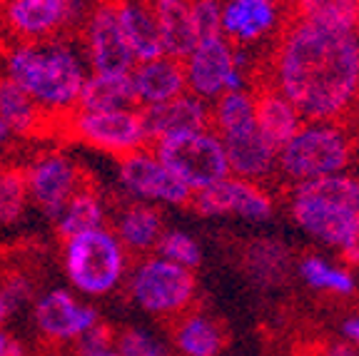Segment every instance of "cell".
<instances>
[{
    "label": "cell",
    "instance_id": "7402d4cb",
    "mask_svg": "<svg viewBox=\"0 0 359 356\" xmlns=\"http://www.w3.org/2000/svg\"><path fill=\"white\" fill-rule=\"evenodd\" d=\"M112 232L120 240V245L128 249V254H147L155 249L160 234L165 232L163 217L147 202H130L115 214Z\"/></svg>",
    "mask_w": 359,
    "mask_h": 356
},
{
    "label": "cell",
    "instance_id": "484cf974",
    "mask_svg": "<svg viewBox=\"0 0 359 356\" xmlns=\"http://www.w3.org/2000/svg\"><path fill=\"white\" fill-rule=\"evenodd\" d=\"M0 117L11 125L13 135H22V137H38V135L48 132V125L53 120L48 112H43L30 100V95L25 90L18 88L3 73H0ZM53 123H57V120H53Z\"/></svg>",
    "mask_w": 359,
    "mask_h": 356
},
{
    "label": "cell",
    "instance_id": "cb8c5ba5",
    "mask_svg": "<svg viewBox=\"0 0 359 356\" xmlns=\"http://www.w3.org/2000/svg\"><path fill=\"white\" fill-rule=\"evenodd\" d=\"M172 346L180 356H219L224 346V336L219 324L202 312H190L175 317Z\"/></svg>",
    "mask_w": 359,
    "mask_h": 356
},
{
    "label": "cell",
    "instance_id": "44dd1931",
    "mask_svg": "<svg viewBox=\"0 0 359 356\" xmlns=\"http://www.w3.org/2000/svg\"><path fill=\"white\" fill-rule=\"evenodd\" d=\"M160 30L163 53L175 60H185L195 48V30L190 20V0H145Z\"/></svg>",
    "mask_w": 359,
    "mask_h": 356
},
{
    "label": "cell",
    "instance_id": "74e56055",
    "mask_svg": "<svg viewBox=\"0 0 359 356\" xmlns=\"http://www.w3.org/2000/svg\"><path fill=\"white\" fill-rule=\"evenodd\" d=\"M339 252H342L344 262H347L349 267H359V214L354 217L352 229H349L347 240L339 247Z\"/></svg>",
    "mask_w": 359,
    "mask_h": 356
},
{
    "label": "cell",
    "instance_id": "e575fe53",
    "mask_svg": "<svg viewBox=\"0 0 359 356\" xmlns=\"http://www.w3.org/2000/svg\"><path fill=\"white\" fill-rule=\"evenodd\" d=\"M190 20L195 40H210L222 35V0H190Z\"/></svg>",
    "mask_w": 359,
    "mask_h": 356
},
{
    "label": "cell",
    "instance_id": "6da1fadb",
    "mask_svg": "<svg viewBox=\"0 0 359 356\" xmlns=\"http://www.w3.org/2000/svg\"><path fill=\"white\" fill-rule=\"evenodd\" d=\"M272 88L304 123H334L359 100V33L294 20L272 60Z\"/></svg>",
    "mask_w": 359,
    "mask_h": 356
},
{
    "label": "cell",
    "instance_id": "9a60e30c",
    "mask_svg": "<svg viewBox=\"0 0 359 356\" xmlns=\"http://www.w3.org/2000/svg\"><path fill=\"white\" fill-rule=\"evenodd\" d=\"M33 322L50 341H75L93 324L100 322L95 306L80 304L67 289H50L33 304Z\"/></svg>",
    "mask_w": 359,
    "mask_h": 356
},
{
    "label": "cell",
    "instance_id": "30bf717a",
    "mask_svg": "<svg viewBox=\"0 0 359 356\" xmlns=\"http://www.w3.org/2000/svg\"><path fill=\"white\" fill-rule=\"evenodd\" d=\"M78 33L90 73L125 75L135 67V57L118 22V0H95Z\"/></svg>",
    "mask_w": 359,
    "mask_h": 356
},
{
    "label": "cell",
    "instance_id": "52a82bcc",
    "mask_svg": "<svg viewBox=\"0 0 359 356\" xmlns=\"http://www.w3.org/2000/svg\"><path fill=\"white\" fill-rule=\"evenodd\" d=\"M152 152L192 195L230 174L227 152L212 128L157 139Z\"/></svg>",
    "mask_w": 359,
    "mask_h": 356
},
{
    "label": "cell",
    "instance_id": "4316f807",
    "mask_svg": "<svg viewBox=\"0 0 359 356\" xmlns=\"http://www.w3.org/2000/svg\"><path fill=\"white\" fill-rule=\"evenodd\" d=\"M130 107H137L130 73L125 75L88 73L83 88H80L78 107L75 110L105 112V110H130Z\"/></svg>",
    "mask_w": 359,
    "mask_h": 356
},
{
    "label": "cell",
    "instance_id": "f1b7e54d",
    "mask_svg": "<svg viewBox=\"0 0 359 356\" xmlns=\"http://www.w3.org/2000/svg\"><path fill=\"white\" fill-rule=\"evenodd\" d=\"M245 269L262 287H277L290 272V249L272 237L252 242L245 252Z\"/></svg>",
    "mask_w": 359,
    "mask_h": 356
},
{
    "label": "cell",
    "instance_id": "d6a6232c",
    "mask_svg": "<svg viewBox=\"0 0 359 356\" xmlns=\"http://www.w3.org/2000/svg\"><path fill=\"white\" fill-rule=\"evenodd\" d=\"M155 254L172 264H180V267L192 269V272L202 262V249L197 240L190 232H182V229H165L155 245Z\"/></svg>",
    "mask_w": 359,
    "mask_h": 356
},
{
    "label": "cell",
    "instance_id": "d6986e66",
    "mask_svg": "<svg viewBox=\"0 0 359 356\" xmlns=\"http://www.w3.org/2000/svg\"><path fill=\"white\" fill-rule=\"evenodd\" d=\"M302 123L304 120L297 112V107L292 105L285 95L277 93L272 85L255 93V125H257V132L277 152L297 135Z\"/></svg>",
    "mask_w": 359,
    "mask_h": 356
},
{
    "label": "cell",
    "instance_id": "ee69618b",
    "mask_svg": "<svg viewBox=\"0 0 359 356\" xmlns=\"http://www.w3.org/2000/svg\"><path fill=\"white\" fill-rule=\"evenodd\" d=\"M8 341H11V336H8L6 331H3V329H0V356H3V351H6Z\"/></svg>",
    "mask_w": 359,
    "mask_h": 356
},
{
    "label": "cell",
    "instance_id": "7c38bea8",
    "mask_svg": "<svg viewBox=\"0 0 359 356\" xmlns=\"http://www.w3.org/2000/svg\"><path fill=\"white\" fill-rule=\"evenodd\" d=\"M118 182L125 189V195L133 197L135 202L185 207L192 200L190 189L157 160L152 147H140V150L120 157Z\"/></svg>",
    "mask_w": 359,
    "mask_h": 356
},
{
    "label": "cell",
    "instance_id": "8992f818",
    "mask_svg": "<svg viewBox=\"0 0 359 356\" xmlns=\"http://www.w3.org/2000/svg\"><path fill=\"white\" fill-rule=\"evenodd\" d=\"M128 294L142 312L175 319L192 309L197 296V277L192 269L172 264L163 256H142L125 277Z\"/></svg>",
    "mask_w": 359,
    "mask_h": 356
},
{
    "label": "cell",
    "instance_id": "e0dca14e",
    "mask_svg": "<svg viewBox=\"0 0 359 356\" xmlns=\"http://www.w3.org/2000/svg\"><path fill=\"white\" fill-rule=\"evenodd\" d=\"M280 25L277 0H222V35L232 45H257Z\"/></svg>",
    "mask_w": 359,
    "mask_h": 356
},
{
    "label": "cell",
    "instance_id": "ab89813d",
    "mask_svg": "<svg viewBox=\"0 0 359 356\" xmlns=\"http://www.w3.org/2000/svg\"><path fill=\"white\" fill-rule=\"evenodd\" d=\"M342 336L349 341V344H354L359 349V314H357V317L344 319V324H342Z\"/></svg>",
    "mask_w": 359,
    "mask_h": 356
},
{
    "label": "cell",
    "instance_id": "f546056e",
    "mask_svg": "<svg viewBox=\"0 0 359 356\" xmlns=\"http://www.w3.org/2000/svg\"><path fill=\"white\" fill-rule=\"evenodd\" d=\"M297 274L309 289L349 296L357 292V277L349 267H337L322 254H307L297 262Z\"/></svg>",
    "mask_w": 359,
    "mask_h": 356
},
{
    "label": "cell",
    "instance_id": "4fadbf2b",
    "mask_svg": "<svg viewBox=\"0 0 359 356\" xmlns=\"http://www.w3.org/2000/svg\"><path fill=\"white\" fill-rule=\"evenodd\" d=\"M190 207L200 217H240L245 222L262 224L269 222L275 214V202L272 197L259 187L257 182L227 174L219 182L195 192L190 200Z\"/></svg>",
    "mask_w": 359,
    "mask_h": 356
},
{
    "label": "cell",
    "instance_id": "2e32d148",
    "mask_svg": "<svg viewBox=\"0 0 359 356\" xmlns=\"http://www.w3.org/2000/svg\"><path fill=\"white\" fill-rule=\"evenodd\" d=\"M137 110H140L147 145H155L157 139L170 137V135L210 128V102L200 100L192 93H182L168 102L137 107Z\"/></svg>",
    "mask_w": 359,
    "mask_h": 356
},
{
    "label": "cell",
    "instance_id": "1f68e13d",
    "mask_svg": "<svg viewBox=\"0 0 359 356\" xmlns=\"http://www.w3.org/2000/svg\"><path fill=\"white\" fill-rule=\"evenodd\" d=\"M28 184L22 167L0 165V224H15L28 207Z\"/></svg>",
    "mask_w": 359,
    "mask_h": 356
},
{
    "label": "cell",
    "instance_id": "836d02e7",
    "mask_svg": "<svg viewBox=\"0 0 359 356\" xmlns=\"http://www.w3.org/2000/svg\"><path fill=\"white\" fill-rule=\"evenodd\" d=\"M112 346L118 349L120 356H172V349L160 336L142 327L123 329L120 334H115Z\"/></svg>",
    "mask_w": 359,
    "mask_h": 356
},
{
    "label": "cell",
    "instance_id": "5bb4252c",
    "mask_svg": "<svg viewBox=\"0 0 359 356\" xmlns=\"http://www.w3.org/2000/svg\"><path fill=\"white\" fill-rule=\"evenodd\" d=\"M22 172H25L30 202L53 222L60 217L67 197L83 182L80 167L60 150H48L38 155Z\"/></svg>",
    "mask_w": 359,
    "mask_h": 356
},
{
    "label": "cell",
    "instance_id": "b9f144b4",
    "mask_svg": "<svg viewBox=\"0 0 359 356\" xmlns=\"http://www.w3.org/2000/svg\"><path fill=\"white\" fill-rule=\"evenodd\" d=\"M8 317H11V309H8L6 299H3V294H0V327L8 322Z\"/></svg>",
    "mask_w": 359,
    "mask_h": 356
},
{
    "label": "cell",
    "instance_id": "f6af8a7d",
    "mask_svg": "<svg viewBox=\"0 0 359 356\" xmlns=\"http://www.w3.org/2000/svg\"><path fill=\"white\" fill-rule=\"evenodd\" d=\"M277 3H280V0H277Z\"/></svg>",
    "mask_w": 359,
    "mask_h": 356
},
{
    "label": "cell",
    "instance_id": "7bdbcfd3",
    "mask_svg": "<svg viewBox=\"0 0 359 356\" xmlns=\"http://www.w3.org/2000/svg\"><path fill=\"white\" fill-rule=\"evenodd\" d=\"M88 356H120V354H118V349H115V346H110V349L95 351V354H88Z\"/></svg>",
    "mask_w": 359,
    "mask_h": 356
},
{
    "label": "cell",
    "instance_id": "ba28073f",
    "mask_svg": "<svg viewBox=\"0 0 359 356\" xmlns=\"http://www.w3.org/2000/svg\"><path fill=\"white\" fill-rule=\"evenodd\" d=\"M88 11V0H3L0 22L15 40L38 43L78 33Z\"/></svg>",
    "mask_w": 359,
    "mask_h": 356
},
{
    "label": "cell",
    "instance_id": "3957f363",
    "mask_svg": "<svg viewBox=\"0 0 359 356\" xmlns=\"http://www.w3.org/2000/svg\"><path fill=\"white\" fill-rule=\"evenodd\" d=\"M290 214L314 242L339 249L359 214V179L334 172L297 182L290 195Z\"/></svg>",
    "mask_w": 359,
    "mask_h": 356
},
{
    "label": "cell",
    "instance_id": "83f0119b",
    "mask_svg": "<svg viewBox=\"0 0 359 356\" xmlns=\"http://www.w3.org/2000/svg\"><path fill=\"white\" fill-rule=\"evenodd\" d=\"M210 128L219 137H235V135L257 130V125H255V93L245 88L219 95L210 105Z\"/></svg>",
    "mask_w": 359,
    "mask_h": 356
},
{
    "label": "cell",
    "instance_id": "4dcf8cb0",
    "mask_svg": "<svg viewBox=\"0 0 359 356\" xmlns=\"http://www.w3.org/2000/svg\"><path fill=\"white\" fill-rule=\"evenodd\" d=\"M297 20L359 33V0H292Z\"/></svg>",
    "mask_w": 359,
    "mask_h": 356
},
{
    "label": "cell",
    "instance_id": "7a4b0ae2",
    "mask_svg": "<svg viewBox=\"0 0 359 356\" xmlns=\"http://www.w3.org/2000/svg\"><path fill=\"white\" fill-rule=\"evenodd\" d=\"M3 75L30 95L43 112L60 123L78 107V95L88 78V62L70 35L25 43L15 40L0 57Z\"/></svg>",
    "mask_w": 359,
    "mask_h": 356
},
{
    "label": "cell",
    "instance_id": "8d00e7d4",
    "mask_svg": "<svg viewBox=\"0 0 359 356\" xmlns=\"http://www.w3.org/2000/svg\"><path fill=\"white\" fill-rule=\"evenodd\" d=\"M112 341H115L112 327H107L105 322H97V324H93L88 331H83L73 344H75V354L88 356V354H95V351L110 349Z\"/></svg>",
    "mask_w": 359,
    "mask_h": 356
},
{
    "label": "cell",
    "instance_id": "d4e9b609",
    "mask_svg": "<svg viewBox=\"0 0 359 356\" xmlns=\"http://www.w3.org/2000/svg\"><path fill=\"white\" fill-rule=\"evenodd\" d=\"M105 219H107V212L100 189L90 182V179H83L73 195L67 197L60 217L55 219V229L62 240H67V237H75L80 232L105 227Z\"/></svg>",
    "mask_w": 359,
    "mask_h": 356
},
{
    "label": "cell",
    "instance_id": "277c9868",
    "mask_svg": "<svg viewBox=\"0 0 359 356\" xmlns=\"http://www.w3.org/2000/svg\"><path fill=\"white\" fill-rule=\"evenodd\" d=\"M128 249L110 227H97L67 237L62 267L73 289L85 296L112 294L128 277Z\"/></svg>",
    "mask_w": 359,
    "mask_h": 356
},
{
    "label": "cell",
    "instance_id": "ffe728a7",
    "mask_svg": "<svg viewBox=\"0 0 359 356\" xmlns=\"http://www.w3.org/2000/svg\"><path fill=\"white\" fill-rule=\"evenodd\" d=\"M118 22L135 62L163 57V40L145 0H118Z\"/></svg>",
    "mask_w": 359,
    "mask_h": 356
},
{
    "label": "cell",
    "instance_id": "603a6c76",
    "mask_svg": "<svg viewBox=\"0 0 359 356\" xmlns=\"http://www.w3.org/2000/svg\"><path fill=\"white\" fill-rule=\"evenodd\" d=\"M227 152L230 174L242 179H264L277 170V150L269 147L257 130L235 137H219Z\"/></svg>",
    "mask_w": 359,
    "mask_h": 356
},
{
    "label": "cell",
    "instance_id": "f35d334b",
    "mask_svg": "<svg viewBox=\"0 0 359 356\" xmlns=\"http://www.w3.org/2000/svg\"><path fill=\"white\" fill-rule=\"evenodd\" d=\"M320 356H359V349L344 339V341H334V344L325 346V351H322Z\"/></svg>",
    "mask_w": 359,
    "mask_h": 356
},
{
    "label": "cell",
    "instance_id": "60d3db41",
    "mask_svg": "<svg viewBox=\"0 0 359 356\" xmlns=\"http://www.w3.org/2000/svg\"><path fill=\"white\" fill-rule=\"evenodd\" d=\"M11 137H13V130H11V125L0 117V145H6V142H11Z\"/></svg>",
    "mask_w": 359,
    "mask_h": 356
},
{
    "label": "cell",
    "instance_id": "9c48e42d",
    "mask_svg": "<svg viewBox=\"0 0 359 356\" xmlns=\"http://www.w3.org/2000/svg\"><path fill=\"white\" fill-rule=\"evenodd\" d=\"M60 130L67 137L115 157L130 155V152L140 150V147H147V137L145 130H142L137 107L105 112L73 110L60 120Z\"/></svg>",
    "mask_w": 359,
    "mask_h": 356
},
{
    "label": "cell",
    "instance_id": "5b68a950",
    "mask_svg": "<svg viewBox=\"0 0 359 356\" xmlns=\"http://www.w3.org/2000/svg\"><path fill=\"white\" fill-rule=\"evenodd\" d=\"M352 160V139L334 123H302L297 135L277 152V170L292 184L344 172Z\"/></svg>",
    "mask_w": 359,
    "mask_h": 356
},
{
    "label": "cell",
    "instance_id": "ac0fdd59",
    "mask_svg": "<svg viewBox=\"0 0 359 356\" xmlns=\"http://www.w3.org/2000/svg\"><path fill=\"white\" fill-rule=\"evenodd\" d=\"M130 80H133L137 107L168 102L177 95L187 93L182 60L168 55L147 62H135V67L130 70Z\"/></svg>",
    "mask_w": 359,
    "mask_h": 356
},
{
    "label": "cell",
    "instance_id": "8fae6325",
    "mask_svg": "<svg viewBox=\"0 0 359 356\" xmlns=\"http://www.w3.org/2000/svg\"><path fill=\"white\" fill-rule=\"evenodd\" d=\"M187 93L197 95L200 100L215 102L219 95L247 88V73L235 65V45L219 38L200 40L182 60Z\"/></svg>",
    "mask_w": 359,
    "mask_h": 356
},
{
    "label": "cell",
    "instance_id": "d590c367",
    "mask_svg": "<svg viewBox=\"0 0 359 356\" xmlns=\"http://www.w3.org/2000/svg\"><path fill=\"white\" fill-rule=\"evenodd\" d=\"M0 294L6 299L11 314H15L18 309H22V306L35 299V284L20 269H11V272H6L3 279H0Z\"/></svg>",
    "mask_w": 359,
    "mask_h": 356
}]
</instances>
